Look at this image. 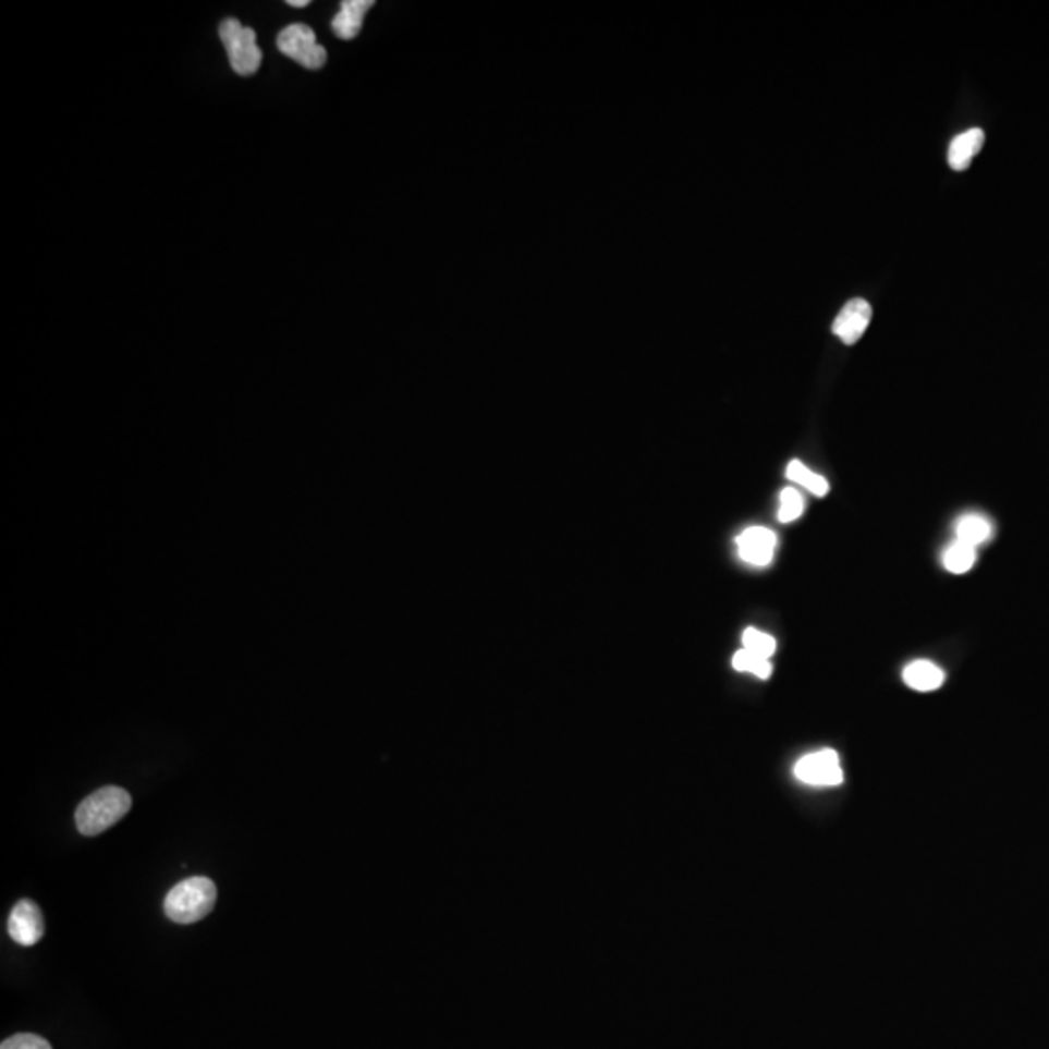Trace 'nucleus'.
Listing matches in <instances>:
<instances>
[{
    "mask_svg": "<svg viewBox=\"0 0 1049 1049\" xmlns=\"http://www.w3.org/2000/svg\"><path fill=\"white\" fill-rule=\"evenodd\" d=\"M309 4V0H288V7H294V9H305Z\"/></svg>",
    "mask_w": 1049,
    "mask_h": 1049,
    "instance_id": "6ab92c4d",
    "label": "nucleus"
},
{
    "mask_svg": "<svg viewBox=\"0 0 1049 1049\" xmlns=\"http://www.w3.org/2000/svg\"><path fill=\"white\" fill-rule=\"evenodd\" d=\"M984 143H986V135L981 129H969L966 133L954 136L949 148V163L952 170H966L969 162L974 160V156H978Z\"/></svg>",
    "mask_w": 1049,
    "mask_h": 1049,
    "instance_id": "9d476101",
    "label": "nucleus"
},
{
    "mask_svg": "<svg viewBox=\"0 0 1049 1049\" xmlns=\"http://www.w3.org/2000/svg\"><path fill=\"white\" fill-rule=\"evenodd\" d=\"M785 476L790 478L791 483L805 486L808 492L815 493L818 498H825L828 490H830V486L826 483L825 476L816 475L808 466L803 465L801 461H791L788 468H785Z\"/></svg>",
    "mask_w": 1049,
    "mask_h": 1049,
    "instance_id": "4468645a",
    "label": "nucleus"
},
{
    "mask_svg": "<svg viewBox=\"0 0 1049 1049\" xmlns=\"http://www.w3.org/2000/svg\"><path fill=\"white\" fill-rule=\"evenodd\" d=\"M902 676H904L907 686L917 692L937 691V688H941L942 682H944V673L941 669L931 661H925V659L912 661L907 664Z\"/></svg>",
    "mask_w": 1049,
    "mask_h": 1049,
    "instance_id": "9b49d317",
    "label": "nucleus"
},
{
    "mask_svg": "<svg viewBox=\"0 0 1049 1049\" xmlns=\"http://www.w3.org/2000/svg\"><path fill=\"white\" fill-rule=\"evenodd\" d=\"M870 317H873V307H870L869 302H865L862 297H855V300H850L847 304L843 305L842 312L834 319L832 331L843 344L852 346L867 331Z\"/></svg>",
    "mask_w": 1049,
    "mask_h": 1049,
    "instance_id": "0eeeda50",
    "label": "nucleus"
},
{
    "mask_svg": "<svg viewBox=\"0 0 1049 1049\" xmlns=\"http://www.w3.org/2000/svg\"><path fill=\"white\" fill-rule=\"evenodd\" d=\"M991 535H993L991 521L979 513H968L960 517L956 523V538L968 547L978 548L979 545H986Z\"/></svg>",
    "mask_w": 1049,
    "mask_h": 1049,
    "instance_id": "f8f14e48",
    "label": "nucleus"
},
{
    "mask_svg": "<svg viewBox=\"0 0 1049 1049\" xmlns=\"http://www.w3.org/2000/svg\"><path fill=\"white\" fill-rule=\"evenodd\" d=\"M220 39L228 51L233 71L240 76H252L259 71L263 53L257 46V34L237 20L228 19L220 24Z\"/></svg>",
    "mask_w": 1049,
    "mask_h": 1049,
    "instance_id": "7ed1b4c3",
    "label": "nucleus"
},
{
    "mask_svg": "<svg viewBox=\"0 0 1049 1049\" xmlns=\"http://www.w3.org/2000/svg\"><path fill=\"white\" fill-rule=\"evenodd\" d=\"M976 560H978L976 548L968 547V545H964V542H960V540H956L954 545L947 548L944 554H942V565H944V570L956 575L969 572V570L974 568V564H976Z\"/></svg>",
    "mask_w": 1049,
    "mask_h": 1049,
    "instance_id": "ddd939ff",
    "label": "nucleus"
},
{
    "mask_svg": "<svg viewBox=\"0 0 1049 1049\" xmlns=\"http://www.w3.org/2000/svg\"><path fill=\"white\" fill-rule=\"evenodd\" d=\"M795 778L815 788H835L843 781L840 756L830 748L807 754L795 764Z\"/></svg>",
    "mask_w": 1049,
    "mask_h": 1049,
    "instance_id": "39448f33",
    "label": "nucleus"
},
{
    "mask_svg": "<svg viewBox=\"0 0 1049 1049\" xmlns=\"http://www.w3.org/2000/svg\"><path fill=\"white\" fill-rule=\"evenodd\" d=\"M280 53L294 59L309 71H317L327 63V51L317 44L315 32L305 24H290L277 37Z\"/></svg>",
    "mask_w": 1049,
    "mask_h": 1049,
    "instance_id": "20e7f679",
    "label": "nucleus"
},
{
    "mask_svg": "<svg viewBox=\"0 0 1049 1049\" xmlns=\"http://www.w3.org/2000/svg\"><path fill=\"white\" fill-rule=\"evenodd\" d=\"M374 7V0H344L341 12L332 19V32L341 39H354L362 29L364 16Z\"/></svg>",
    "mask_w": 1049,
    "mask_h": 1049,
    "instance_id": "1a4fd4ad",
    "label": "nucleus"
},
{
    "mask_svg": "<svg viewBox=\"0 0 1049 1049\" xmlns=\"http://www.w3.org/2000/svg\"><path fill=\"white\" fill-rule=\"evenodd\" d=\"M805 512V500L795 488H783L780 496V517L781 523H791L798 520Z\"/></svg>",
    "mask_w": 1049,
    "mask_h": 1049,
    "instance_id": "dca6fc26",
    "label": "nucleus"
},
{
    "mask_svg": "<svg viewBox=\"0 0 1049 1049\" xmlns=\"http://www.w3.org/2000/svg\"><path fill=\"white\" fill-rule=\"evenodd\" d=\"M44 932H46V924L39 906L32 900H20L10 912V939L22 947H34L44 939Z\"/></svg>",
    "mask_w": 1049,
    "mask_h": 1049,
    "instance_id": "423d86ee",
    "label": "nucleus"
},
{
    "mask_svg": "<svg viewBox=\"0 0 1049 1049\" xmlns=\"http://www.w3.org/2000/svg\"><path fill=\"white\" fill-rule=\"evenodd\" d=\"M216 885L207 877H191L171 888L163 900V910L171 922L188 925L200 922L215 910Z\"/></svg>",
    "mask_w": 1049,
    "mask_h": 1049,
    "instance_id": "f03ea898",
    "label": "nucleus"
},
{
    "mask_svg": "<svg viewBox=\"0 0 1049 1049\" xmlns=\"http://www.w3.org/2000/svg\"><path fill=\"white\" fill-rule=\"evenodd\" d=\"M0 1049H51L49 1041L36 1034H16L9 1040L2 1041Z\"/></svg>",
    "mask_w": 1049,
    "mask_h": 1049,
    "instance_id": "a211bd4d",
    "label": "nucleus"
},
{
    "mask_svg": "<svg viewBox=\"0 0 1049 1049\" xmlns=\"http://www.w3.org/2000/svg\"><path fill=\"white\" fill-rule=\"evenodd\" d=\"M133 807V798L123 788H101L84 798L76 808V828L82 835L101 834L115 826Z\"/></svg>",
    "mask_w": 1049,
    "mask_h": 1049,
    "instance_id": "f257e3e1",
    "label": "nucleus"
},
{
    "mask_svg": "<svg viewBox=\"0 0 1049 1049\" xmlns=\"http://www.w3.org/2000/svg\"><path fill=\"white\" fill-rule=\"evenodd\" d=\"M736 547H739V557L745 560L746 564L764 568L773 560L778 537L773 530L766 527H751L739 535Z\"/></svg>",
    "mask_w": 1049,
    "mask_h": 1049,
    "instance_id": "6e6552de",
    "label": "nucleus"
},
{
    "mask_svg": "<svg viewBox=\"0 0 1049 1049\" xmlns=\"http://www.w3.org/2000/svg\"><path fill=\"white\" fill-rule=\"evenodd\" d=\"M733 667L736 671H743V673H753L758 676V679H770L771 674V663L770 659H764L760 655L753 654L748 649H739L735 657H733Z\"/></svg>",
    "mask_w": 1049,
    "mask_h": 1049,
    "instance_id": "2eb2a0df",
    "label": "nucleus"
},
{
    "mask_svg": "<svg viewBox=\"0 0 1049 1049\" xmlns=\"http://www.w3.org/2000/svg\"><path fill=\"white\" fill-rule=\"evenodd\" d=\"M743 646L748 651L760 655L764 659H770L771 655L776 654L778 644H776L773 637L764 634L760 630L746 629L745 634H743Z\"/></svg>",
    "mask_w": 1049,
    "mask_h": 1049,
    "instance_id": "f3484780",
    "label": "nucleus"
}]
</instances>
